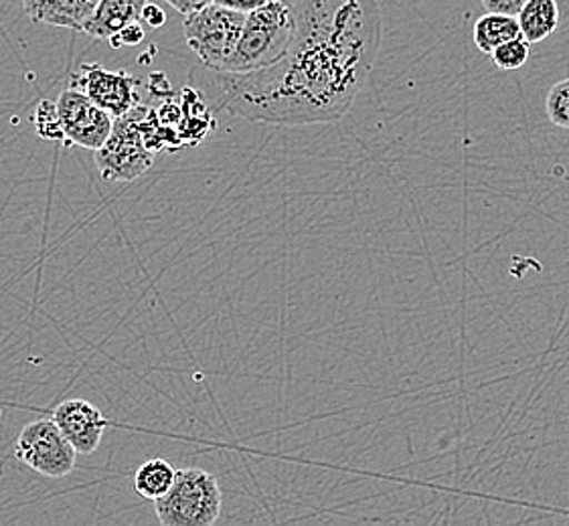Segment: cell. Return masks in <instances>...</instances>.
<instances>
[{
	"label": "cell",
	"instance_id": "17",
	"mask_svg": "<svg viewBox=\"0 0 569 526\" xmlns=\"http://www.w3.org/2000/svg\"><path fill=\"white\" fill-rule=\"evenodd\" d=\"M529 55H531V43L521 34V37L497 47L490 53V59L502 71H515V69L523 68L525 63L529 61Z\"/></svg>",
	"mask_w": 569,
	"mask_h": 526
},
{
	"label": "cell",
	"instance_id": "5",
	"mask_svg": "<svg viewBox=\"0 0 569 526\" xmlns=\"http://www.w3.org/2000/svg\"><path fill=\"white\" fill-rule=\"evenodd\" d=\"M147 105H137L124 115L114 118L112 134L96 150V166L108 183H132L152 169L154 156L140 134L138 122Z\"/></svg>",
	"mask_w": 569,
	"mask_h": 526
},
{
	"label": "cell",
	"instance_id": "11",
	"mask_svg": "<svg viewBox=\"0 0 569 526\" xmlns=\"http://www.w3.org/2000/svg\"><path fill=\"white\" fill-rule=\"evenodd\" d=\"M23 11L33 23L66 27L83 31L100 0H21Z\"/></svg>",
	"mask_w": 569,
	"mask_h": 526
},
{
	"label": "cell",
	"instance_id": "24",
	"mask_svg": "<svg viewBox=\"0 0 569 526\" xmlns=\"http://www.w3.org/2000/svg\"><path fill=\"white\" fill-rule=\"evenodd\" d=\"M278 2H284V4H288V7H295L298 0H278Z\"/></svg>",
	"mask_w": 569,
	"mask_h": 526
},
{
	"label": "cell",
	"instance_id": "23",
	"mask_svg": "<svg viewBox=\"0 0 569 526\" xmlns=\"http://www.w3.org/2000/svg\"><path fill=\"white\" fill-rule=\"evenodd\" d=\"M172 9L181 12V14H193V12L206 9L209 4H213V0H167Z\"/></svg>",
	"mask_w": 569,
	"mask_h": 526
},
{
	"label": "cell",
	"instance_id": "2",
	"mask_svg": "<svg viewBox=\"0 0 569 526\" xmlns=\"http://www.w3.org/2000/svg\"><path fill=\"white\" fill-rule=\"evenodd\" d=\"M295 34V9L278 0L248 12L240 41L223 71L231 75L253 73L270 68L284 58Z\"/></svg>",
	"mask_w": 569,
	"mask_h": 526
},
{
	"label": "cell",
	"instance_id": "15",
	"mask_svg": "<svg viewBox=\"0 0 569 526\" xmlns=\"http://www.w3.org/2000/svg\"><path fill=\"white\" fill-rule=\"evenodd\" d=\"M174 478H177V469L172 468L171 462L162 458L149 459L138 468L134 488L140 498L154 503L171 490Z\"/></svg>",
	"mask_w": 569,
	"mask_h": 526
},
{
	"label": "cell",
	"instance_id": "6",
	"mask_svg": "<svg viewBox=\"0 0 569 526\" xmlns=\"http://www.w3.org/2000/svg\"><path fill=\"white\" fill-rule=\"evenodd\" d=\"M14 456L46 478H66L76 468L78 449L51 417L24 425L17 437Z\"/></svg>",
	"mask_w": 569,
	"mask_h": 526
},
{
	"label": "cell",
	"instance_id": "21",
	"mask_svg": "<svg viewBox=\"0 0 569 526\" xmlns=\"http://www.w3.org/2000/svg\"><path fill=\"white\" fill-rule=\"evenodd\" d=\"M213 2L219 4V7L231 9V11L246 12L248 14V12L263 7L268 0H213Z\"/></svg>",
	"mask_w": 569,
	"mask_h": 526
},
{
	"label": "cell",
	"instance_id": "14",
	"mask_svg": "<svg viewBox=\"0 0 569 526\" xmlns=\"http://www.w3.org/2000/svg\"><path fill=\"white\" fill-rule=\"evenodd\" d=\"M521 24L517 21V17L512 14H501V12H487L485 17H480L472 29V39L475 45L482 53L490 55L497 47L521 37Z\"/></svg>",
	"mask_w": 569,
	"mask_h": 526
},
{
	"label": "cell",
	"instance_id": "4",
	"mask_svg": "<svg viewBox=\"0 0 569 526\" xmlns=\"http://www.w3.org/2000/svg\"><path fill=\"white\" fill-rule=\"evenodd\" d=\"M246 17V12L231 11L213 2L184 17V41L207 69L219 73L238 47Z\"/></svg>",
	"mask_w": 569,
	"mask_h": 526
},
{
	"label": "cell",
	"instance_id": "1",
	"mask_svg": "<svg viewBox=\"0 0 569 526\" xmlns=\"http://www.w3.org/2000/svg\"><path fill=\"white\" fill-rule=\"evenodd\" d=\"M295 34L270 68L217 73L223 105L238 118L278 127L341 120L381 49L379 0H298Z\"/></svg>",
	"mask_w": 569,
	"mask_h": 526
},
{
	"label": "cell",
	"instance_id": "9",
	"mask_svg": "<svg viewBox=\"0 0 569 526\" xmlns=\"http://www.w3.org/2000/svg\"><path fill=\"white\" fill-rule=\"evenodd\" d=\"M51 417L71 442V446L78 449V454H93L102 444L108 419L90 401H63Z\"/></svg>",
	"mask_w": 569,
	"mask_h": 526
},
{
	"label": "cell",
	"instance_id": "10",
	"mask_svg": "<svg viewBox=\"0 0 569 526\" xmlns=\"http://www.w3.org/2000/svg\"><path fill=\"white\" fill-rule=\"evenodd\" d=\"M150 0H100L96 11L91 12L81 33L90 34L98 41H110L124 27L142 23V12Z\"/></svg>",
	"mask_w": 569,
	"mask_h": 526
},
{
	"label": "cell",
	"instance_id": "20",
	"mask_svg": "<svg viewBox=\"0 0 569 526\" xmlns=\"http://www.w3.org/2000/svg\"><path fill=\"white\" fill-rule=\"evenodd\" d=\"M527 0H482L485 9L489 12H501V14H512L517 17L523 9Z\"/></svg>",
	"mask_w": 569,
	"mask_h": 526
},
{
	"label": "cell",
	"instance_id": "19",
	"mask_svg": "<svg viewBox=\"0 0 569 526\" xmlns=\"http://www.w3.org/2000/svg\"><path fill=\"white\" fill-rule=\"evenodd\" d=\"M142 23H132L124 27L120 33L114 34L112 39H110V45L112 47H134L140 45L142 41H144V37H147V29L144 27H140Z\"/></svg>",
	"mask_w": 569,
	"mask_h": 526
},
{
	"label": "cell",
	"instance_id": "8",
	"mask_svg": "<svg viewBox=\"0 0 569 526\" xmlns=\"http://www.w3.org/2000/svg\"><path fill=\"white\" fill-rule=\"evenodd\" d=\"M69 88L86 93L91 102L98 103L114 118L124 115L132 108L140 105L138 81L122 69L112 71L100 63H83L71 75Z\"/></svg>",
	"mask_w": 569,
	"mask_h": 526
},
{
	"label": "cell",
	"instance_id": "12",
	"mask_svg": "<svg viewBox=\"0 0 569 526\" xmlns=\"http://www.w3.org/2000/svg\"><path fill=\"white\" fill-rule=\"evenodd\" d=\"M179 95H181L182 105V120L181 127H179L182 144L197 146L216 128L213 118H211V112H209L207 103L203 102V98L193 88H184Z\"/></svg>",
	"mask_w": 569,
	"mask_h": 526
},
{
	"label": "cell",
	"instance_id": "25",
	"mask_svg": "<svg viewBox=\"0 0 569 526\" xmlns=\"http://www.w3.org/2000/svg\"><path fill=\"white\" fill-rule=\"evenodd\" d=\"M0 481H2V469H0Z\"/></svg>",
	"mask_w": 569,
	"mask_h": 526
},
{
	"label": "cell",
	"instance_id": "7",
	"mask_svg": "<svg viewBox=\"0 0 569 526\" xmlns=\"http://www.w3.org/2000/svg\"><path fill=\"white\" fill-rule=\"evenodd\" d=\"M58 108L66 132L63 142L68 144L96 152L102 149L103 142L112 134L114 115L91 102L80 90L69 88L59 93Z\"/></svg>",
	"mask_w": 569,
	"mask_h": 526
},
{
	"label": "cell",
	"instance_id": "3",
	"mask_svg": "<svg viewBox=\"0 0 569 526\" xmlns=\"http://www.w3.org/2000/svg\"><path fill=\"white\" fill-rule=\"evenodd\" d=\"M223 494L216 476L201 468L177 469L171 490L154 500L162 526H211L221 516Z\"/></svg>",
	"mask_w": 569,
	"mask_h": 526
},
{
	"label": "cell",
	"instance_id": "22",
	"mask_svg": "<svg viewBox=\"0 0 569 526\" xmlns=\"http://www.w3.org/2000/svg\"><path fill=\"white\" fill-rule=\"evenodd\" d=\"M164 23H167V12L157 7L154 2H149L142 12V24H149V29H159Z\"/></svg>",
	"mask_w": 569,
	"mask_h": 526
},
{
	"label": "cell",
	"instance_id": "13",
	"mask_svg": "<svg viewBox=\"0 0 569 526\" xmlns=\"http://www.w3.org/2000/svg\"><path fill=\"white\" fill-rule=\"evenodd\" d=\"M521 33L529 43H541L549 34L556 33L559 24V9L556 0H527L517 14Z\"/></svg>",
	"mask_w": 569,
	"mask_h": 526
},
{
	"label": "cell",
	"instance_id": "16",
	"mask_svg": "<svg viewBox=\"0 0 569 526\" xmlns=\"http://www.w3.org/2000/svg\"><path fill=\"white\" fill-rule=\"evenodd\" d=\"M33 124L37 134L43 140H49V142H63L66 140L58 102L41 100L39 105L34 108Z\"/></svg>",
	"mask_w": 569,
	"mask_h": 526
},
{
	"label": "cell",
	"instance_id": "18",
	"mask_svg": "<svg viewBox=\"0 0 569 526\" xmlns=\"http://www.w3.org/2000/svg\"><path fill=\"white\" fill-rule=\"evenodd\" d=\"M546 114L553 127L569 130V78L551 85L546 98Z\"/></svg>",
	"mask_w": 569,
	"mask_h": 526
}]
</instances>
